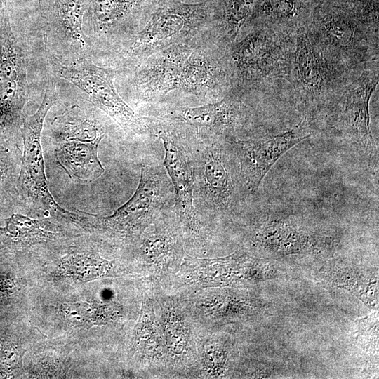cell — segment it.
<instances>
[{
    "label": "cell",
    "instance_id": "6da1fadb",
    "mask_svg": "<svg viewBox=\"0 0 379 379\" xmlns=\"http://www.w3.org/2000/svg\"><path fill=\"white\" fill-rule=\"evenodd\" d=\"M213 20L212 1L156 0L145 26L118 53L117 68L134 69L150 55L171 46L196 45L211 39Z\"/></svg>",
    "mask_w": 379,
    "mask_h": 379
},
{
    "label": "cell",
    "instance_id": "7a4b0ae2",
    "mask_svg": "<svg viewBox=\"0 0 379 379\" xmlns=\"http://www.w3.org/2000/svg\"><path fill=\"white\" fill-rule=\"evenodd\" d=\"M174 190L164 165L145 159L138 187L114 212L99 216L79 211V225L126 243H134L152 223L174 208Z\"/></svg>",
    "mask_w": 379,
    "mask_h": 379
},
{
    "label": "cell",
    "instance_id": "3957f363",
    "mask_svg": "<svg viewBox=\"0 0 379 379\" xmlns=\"http://www.w3.org/2000/svg\"><path fill=\"white\" fill-rule=\"evenodd\" d=\"M244 89L234 87L222 99L197 107L151 104L147 123L165 128L187 144L227 141L247 124L249 110Z\"/></svg>",
    "mask_w": 379,
    "mask_h": 379
},
{
    "label": "cell",
    "instance_id": "277c9868",
    "mask_svg": "<svg viewBox=\"0 0 379 379\" xmlns=\"http://www.w3.org/2000/svg\"><path fill=\"white\" fill-rule=\"evenodd\" d=\"M56 83L49 78L36 112L23 117L21 137L23 149L18 182L20 208L74 222L76 212L60 206L49 191L41 145L44 120L55 102Z\"/></svg>",
    "mask_w": 379,
    "mask_h": 379
},
{
    "label": "cell",
    "instance_id": "5b68a950",
    "mask_svg": "<svg viewBox=\"0 0 379 379\" xmlns=\"http://www.w3.org/2000/svg\"><path fill=\"white\" fill-rule=\"evenodd\" d=\"M185 144L194 169V204L204 222L232 208L238 187L237 158L227 141Z\"/></svg>",
    "mask_w": 379,
    "mask_h": 379
},
{
    "label": "cell",
    "instance_id": "8992f818",
    "mask_svg": "<svg viewBox=\"0 0 379 379\" xmlns=\"http://www.w3.org/2000/svg\"><path fill=\"white\" fill-rule=\"evenodd\" d=\"M27 58L0 1V144L19 145L23 109L29 100Z\"/></svg>",
    "mask_w": 379,
    "mask_h": 379
},
{
    "label": "cell",
    "instance_id": "52a82bcc",
    "mask_svg": "<svg viewBox=\"0 0 379 379\" xmlns=\"http://www.w3.org/2000/svg\"><path fill=\"white\" fill-rule=\"evenodd\" d=\"M48 60L55 76L77 87L128 135H151L145 117L135 113L116 91L114 68L98 66L83 56L64 61L52 55Z\"/></svg>",
    "mask_w": 379,
    "mask_h": 379
},
{
    "label": "cell",
    "instance_id": "ba28073f",
    "mask_svg": "<svg viewBox=\"0 0 379 379\" xmlns=\"http://www.w3.org/2000/svg\"><path fill=\"white\" fill-rule=\"evenodd\" d=\"M269 262L243 253L218 258H197L185 255L178 280L185 286L201 290L241 284H254L274 276Z\"/></svg>",
    "mask_w": 379,
    "mask_h": 379
},
{
    "label": "cell",
    "instance_id": "9c48e42d",
    "mask_svg": "<svg viewBox=\"0 0 379 379\" xmlns=\"http://www.w3.org/2000/svg\"><path fill=\"white\" fill-rule=\"evenodd\" d=\"M147 126L151 135L163 142V165L174 190V211L183 237L201 240L206 229L194 204V169L187 147L169 131L152 124Z\"/></svg>",
    "mask_w": 379,
    "mask_h": 379
},
{
    "label": "cell",
    "instance_id": "30bf717a",
    "mask_svg": "<svg viewBox=\"0 0 379 379\" xmlns=\"http://www.w3.org/2000/svg\"><path fill=\"white\" fill-rule=\"evenodd\" d=\"M155 2L88 0L84 17L99 44L118 54L145 26Z\"/></svg>",
    "mask_w": 379,
    "mask_h": 379
},
{
    "label": "cell",
    "instance_id": "8fae6325",
    "mask_svg": "<svg viewBox=\"0 0 379 379\" xmlns=\"http://www.w3.org/2000/svg\"><path fill=\"white\" fill-rule=\"evenodd\" d=\"M227 49L211 39L199 42L183 65L177 89L206 104L222 99L234 88Z\"/></svg>",
    "mask_w": 379,
    "mask_h": 379
},
{
    "label": "cell",
    "instance_id": "7c38bea8",
    "mask_svg": "<svg viewBox=\"0 0 379 379\" xmlns=\"http://www.w3.org/2000/svg\"><path fill=\"white\" fill-rule=\"evenodd\" d=\"M309 137L291 129L272 136L228 140L239 164L243 186L250 193H255L277 161Z\"/></svg>",
    "mask_w": 379,
    "mask_h": 379
},
{
    "label": "cell",
    "instance_id": "4fadbf2b",
    "mask_svg": "<svg viewBox=\"0 0 379 379\" xmlns=\"http://www.w3.org/2000/svg\"><path fill=\"white\" fill-rule=\"evenodd\" d=\"M196 45H173L150 55L140 63L133 69L131 81L138 99L154 104L177 89L183 65Z\"/></svg>",
    "mask_w": 379,
    "mask_h": 379
},
{
    "label": "cell",
    "instance_id": "5bb4252c",
    "mask_svg": "<svg viewBox=\"0 0 379 379\" xmlns=\"http://www.w3.org/2000/svg\"><path fill=\"white\" fill-rule=\"evenodd\" d=\"M276 46L268 30H253L227 49L234 87L246 90L268 73Z\"/></svg>",
    "mask_w": 379,
    "mask_h": 379
},
{
    "label": "cell",
    "instance_id": "9a60e30c",
    "mask_svg": "<svg viewBox=\"0 0 379 379\" xmlns=\"http://www.w3.org/2000/svg\"><path fill=\"white\" fill-rule=\"evenodd\" d=\"M183 238L173 208L149 226L134 242L137 256L149 267H175L183 259Z\"/></svg>",
    "mask_w": 379,
    "mask_h": 379
},
{
    "label": "cell",
    "instance_id": "2e32d148",
    "mask_svg": "<svg viewBox=\"0 0 379 379\" xmlns=\"http://www.w3.org/2000/svg\"><path fill=\"white\" fill-rule=\"evenodd\" d=\"M106 134L103 122L77 105L64 110L51 124L50 137L54 145L69 142L100 144Z\"/></svg>",
    "mask_w": 379,
    "mask_h": 379
},
{
    "label": "cell",
    "instance_id": "e0dca14e",
    "mask_svg": "<svg viewBox=\"0 0 379 379\" xmlns=\"http://www.w3.org/2000/svg\"><path fill=\"white\" fill-rule=\"evenodd\" d=\"M378 84V74L364 72L342 96L343 114L352 130L365 142H373L369 102Z\"/></svg>",
    "mask_w": 379,
    "mask_h": 379
},
{
    "label": "cell",
    "instance_id": "ac0fdd59",
    "mask_svg": "<svg viewBox=\"0 0 379 379\" xmlns=\"http://www.w3.org/2000/svg\"><path fill=\"white\" fill-rule=\"evenodd\" d=\"M0 239L4 244L20 247L46 244L62 237V230L49 218L36 219L13 213L3 219Z\"/></svg>",
    "mask_w": 379,
    "mask_h": 379
},
{
    "label": "cell",
    "instance_id": "d6986e66",
    "mask_svg": "<svg viewBox=\"0 0 379 379\" xmlns=\"http://www.w3.org/2000/svg\"><path fill=\"white\" fill-rule=\"evenodd\" d=\"M100 144L69 142L55 145V157L69 178L89 182L105 172L98 158Z\"/></svg>",
    "mask_w": 379,
    "mask_h": 379
},
{
    "label": "cell",
    "instance_id": "ffe728a7",
    "mask_svg": "<svg viewBox=\"0 0 379 379\" xmlns=\"http://www.w3.org/2000/svg\"><path fill=\"white\" fill-rule=\"evenodd\" d=\"M86 6V0H47L48 23L60 39L78 48L86 46L82 27Z\"/></svg>",
    "mask_w": 379,
    "mask_h": 379
},
{
    "label": "cell",
    "instance_id": "44dd1931",
    "mask_svg": "<svg viewBox=\"0 0 379 379\" xmlns=\"http://www.w3.org/2000/svg\"><path fill=\"white\" fill-rule=\"evenodd\" d=\"M256 242L264 248L279 254L310 251L316 241L308 232L282 221H272L255 235Z\"/></svg>",
    "mask_w": 379,
    "mask_h": 379
},
{
    "label": "cell",
    "instance_id": "7402d4cb",
    "mask_svg": "<svg viewBox=\"0 0 379 379\" xmlns=\"http://www.w3.org/2000/svg\"><path fill=\"white\" fill-rule=\"evenodd\" d=\"M293 58L299 84L310 93H319L326 86L328 70L320 52L305 34L297 37Z\"/></svg>",
    "mask_w": 379,
    "mask_h": 379
},
{
    "label": "cell",
    "instance_id": "603a6c76",
    "mask_svg": "<svg viewBox=\"0 0 379 379\" xmlns=\"http://www.w3.org/2000/svg\"><path fill=\"white\" fill-rule=\"evenodd\" d=\"M59 268L64 276L81 282L115 274L114 262L101 257L93 247L72 250L61 258Z\"/></svg>",
    "mask_w": 379,
    "mask_h": 379
},
{
    "label": "cell",
    "instance_id": "cb8c5ba5",
    "mask_svg": "<svg viewBox=\"0 0 379 379\" xmlns=\"http://www.w3.org/2000/svg\"><path fill=\"white\" fill-rule=\"evenodd\" d=\"M198 295L193 301L196 310L212 319H223L251 314L257 308L253 300L245 296L228 294L226 291Z\"/></svg>",
    "mask_w": 379,
    "mask_h": 379
},
{
    "label": "cell",
    "instance_id": "d4e9b609",
    "mask_svg": "<svg viewBox=\"0 0 379 379\" xmlns=\"http://www.w3.org/2000/svg\"><path fill=\"white\" fill-rule=\"evenodd\" d=\"M22 154L19 145L0 149V215L20 208L18 182Z\"/></svg>",
    "mask_w": 379,
    "mask_h": 379
},
{
    "label": "cell",
    "instance_id": "484cf974",
    "mask_svg": "<svg viewBox=\"0 0 379 379\" xmlns=\"http://www.w3.org/2000/svg\"><path fill=\"white\" fill-rule=\"evenodd\" d=\"M143 304L133 338L135 350L150 359L162 357L165 351L163 335L149 302Z\"/></svg>",
    "mask_w": 379,
    "mask_h": 379
},
{
    "label": "cell",
    "instance_id": "4316f807",
    "mask_svg": "<svg viewBox=\"0 0 379 379\" xmlns=\"http://www.w3.org/2000/svg\"><path fill=\"white\" fill-rule=\"evenodd\" d=\"M317 39L333 51L350 52L359 41V31L349 22L334 18L315 30Z\"/></svg>",
    "mask_w": 379,
    "mask_h": 379
},
{
    "label": "cell",
    "instance_id": "83f0119b",
    "mask_svg": "<svg viewBox=\"0 0 379 379\" xmlns=\"http://www.w3.org/2000/svg\"><path fill=\"white\" fill-rule=\"evenodd\" d=\"M62 310L71 322L87 328L106 324L114 318L115 314L109 306H100L86 302L66 303Z\"/></svg>",
    "mask_w": 379,
    "mask_h": 379
},
{
    "label": "cell",
    "instance_id": "f1b7e54d",
    "mask_svg": "<svg viewBox=\"0 0 379 379\" xmlns=\"http://www.w3.org/2000/svg\"><path fill=\"white\" fill-rule=\"evenodd\" d=\"M164 324L168 350L175 355L182 354L189 340L185 321L175 312H169L166 315Z\"/></svg>",
    "mask_w": 379,
    "mask_h": 379
},
{
    "label": "cell",
    "instance_id": "f546056e",
    "mask_svg": "<svg viewBox=\"0 0 379 379\" xmlns=\"http://www.w3.org/2000/svg\"><path fill=\"white\" fill-rule=\"evenodd\" d=\"M26 350L18 343L4 342L0 344V378L14 375L22 366Z\"/></svg>",
    "mask_w": 379,
    "mask_h": 379
},
{
    "label": "cell",
    "instance_id": "4dcf8cb0",
    "mask_svg": "<svg viewBox=\"0 0 379 379\" xmlns=\"http://www.w3.org/2000/svg\"><path fill=\"white\" fill-rule=\"evenodd\" d=\"M227 352L224 347L214 343L206 348L204 364L206 371L211 375H220L225 370Z\"/></svg>",
    "mask_w": 379,
    "mask_h": 379
},
{
    "label": "cell",
    "instance_id": "1f68e13d",
    "mask_svg": "<svg viewBox=\"0 0 379 379\" xmlns=\"http://www.w3.org/2000/svg\"><path fill=\"white\" fill-rule=\"evenodd\" d=\"M260 11L272 15L279 20L291 19L294 16L293 0H262Z\"/></svg>",
    "mask_w": 379,
    "mask_h": 379
},
{
    "label": "cell",
    "instance_id": "d6a6232c",
    "mask_svg": "<svg viewBox=\"0 0 379 379\" xmlns=\"http://www.w3.org/2000/svg\"><path fill=\"white\" fill-rule=\"evenodd\" d=\"M4 147H4L0 144V149L4 148Z\"/></svg>",
    "mask_w": 379,
    "mask_h": 379
},
{
    "label": "cell",
    "instance_id": "836d02e7",
    "mask_svg": "<svg viewBox=\"0 0 379 379\" xmlns=\"http://www.w3.org/2000/svg\"><path fill=\"white\" fill-rule=\"evenodd\" d=\"M1 1V0H0Z\"/></svg>",
    "mask_w": 379,
    "mask_h": 379
}]
</instances>
